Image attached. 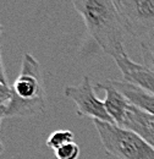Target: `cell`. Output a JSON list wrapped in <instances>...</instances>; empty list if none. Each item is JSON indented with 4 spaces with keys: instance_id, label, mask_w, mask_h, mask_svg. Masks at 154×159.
<instances>
[{
    "instance_id": "2e32d148",
    "label": "cell",
    "mask_w": 154,
    "mask_h": 159,
    "mask_svg": "<svg viewBox=\"0 0 154 159\" xmlns=\"http://www.w3.org/2000/svg\"><path fill=\"white\" fill-rule=\"evenodd\" d=\"M2 152V146H1V142H0V153Z\"/></svg>"
},
{
    "instance_id": "52a82bcc",
    "label": "cell",
    "mask_w": 154,
    "mask_h": 159,
    "mask_svg": "<svg viewBox=\"0 0 154 159\" xmlns=\"http://www.w3.org/2000/svg\"><path fill=\"white\" fill-rule=\"evenodd\" d=\"M121 126L139 135L154 148V115L146 113L134 104H130Z\"/></svg>"
},
{
    "instance_id": "6da1fadb",
    "label": "cell",
    "mask_w": 154,
    "mask_h": 159,
    "mask_svg": "<svg viewBox=\"0 0 154 159\" xmlns=\"http://www.w3.org/2000/svg\"><path fill=\"white\" fill-rule=\"evenodd\" d=\"M87 31L102 50L114 60L126 57L124 48L127 34L114 0H71Z\"/></svg>"
},
{
    "instance_id": "5bb4252c",
    "label": "cell",
    "mask_w": 154,
    "mask_h": 159,
    "mask_svg": "<svg viewBox=\"0 0 154 159\" xmlns=\"http://www.w3.org/2000/svg\"><path fill=\"white\" fill-rule=\"evenodd\" d=\"M5 114V107L4 105H1V103H0V114Z\"/></svg>"
},
{
    "instance_id": "3957f363",
    "label": "cell",
    "mask_w": 154,
    "mask_h": 159,
    "mask_svg": "<svg viewBox=\"0 0 154 159\" xmlns=\"http://www.w3.org/2000/svg\"><path fill=\"white\" fill-rule=\"evenodd\" d=\"M104 149L117 159H154V148L136 132L116 124L93 120Z\"/></svg>"
},
{
    "instance_id": "8fae6325",
    "label": "cell",
    "mask_w": 154,
    "mask_h": 159,
    "mask_svg": "<svg viewBox=\"0 0 154 159\" xmlns=\"http://www.w3.org/2000/svg\"><path fill=\"white\" fill-rule=\"evenodd\" d=\"M74 139H75L74 132L67 131V130H59V131L53 132L48 137L47 146L55 152L60 147H62V146H65V144H67L70 142H74Z\"/></svg>"
},
{
    "instance_id": "7a4b0ae2",
    "label": "cell",
    "mask_w": 154,
    "mask_h": 159,
    "mask_svg": "<svg viewBox=\"0 0 154 159\" xmlns=\"http://www.w3.org/2000/svg\"><path fill=\"white\" fill-rule=\"evenodd\" d=\"M47 97L38 60L25 53L21 71L11 86V99L5 107V118H31L44 113Z\"/></svg>"
},
{
    "instance_id": "9a60e30c",
    "label": "cell",
    "mask_w": 154,
    "mask_h": 159,
    "mask_svg": "<svg viewBox=\"0 0 154 159\" xmlns=\"http://www.w3.org/2000/svg\"><path fill=\"white\" fill-rule=\"evenodd\" d=\"M5 118V114L2 113V114H0V124H1V121H2V119Z\"/></svg>"
},
{
    "instance_id": "4fadbf2b",
    "label": "cell",
    "mask_w": 154,
    "mask_h": 159,
    "mask_svg": "<svg viewBox=\"0 0 154 159\" xmlns=\"http://www.w3.org/2000/svg\"><path fill=\"white\" fill-rule=\"evenodd\" d=\"M0 82L4 84H7V80L5 75V70H4V65H2V58H1V52H0Z\"/></svg>"
},
{
    "instance_id": "277c9868",
    "label": "cell",
    "mask_w": 154,
    "mask_h": 159,
    "mask_svg": "<svg viewBox=\"0 0 154 159\" xmlns=\"http://www.w3.org/2000/svg\"><path fill=\"white\" fill-rule=\"evenodd\" d=\"M127 34L141 39L154 31V0H114Z\"/></svg>"
},
{
    "instance_id": "5b68a950",
    "label": "cell",
    "mask_w": 154,
    "mask_h": 159,
    "mask_svg": "<svg viewBox=\"0 0 154 159\" xmlns=\"http://www.w3.org/2000/svg\"><path fill=\"white\" fill-rule=\"evenodd\" d=\"M64 93L67 98L75 102L77 107V113L79 115L93 118V120L115 124L105 109L104 100L97 98L94 88L88 76H84L78 86L65 87Z\"/></svg>"
},
{
    "instance_id": "30bf717a",
    "label": "cell",
    "mask_w": 154,
    "mask_h": 159,
    "mask_svg": "<svg viewBox=\"0 0 154 159\" xmlns=\"http://www.w3.org/2000/svg\"><path fill=\"white\" fill-rule=\"evenodd\" d=\"M142 59L144 61V65L151 66L154 69V31L149 32L144 37L138 40Z\"/></svg>"
},
{
    "instance_id": "8992f818",
    "label": "cell",
    "mask_w": 154,
    "mask_h": 159,
    "mask_svg": "<svg viewBox=\"0 0 154 159\" xmlns=\"http://www.w3.org/2000/svg\"><path fill=\"white\" fill-rule=\"evenodd\" d=\"M117 67L124 75L125 81L137 84L154 94V69L147 65L138 64L127 55L115 60Z\"/></svg>"
},
{
    "instance_id": "9c48e42d",
    "label": "cell",
    "mask_w": 154,
    "mask_h": 159,
    "mask_svg": "<svg viewBox=\"0 0 154 159\" xmlns=\"http://www.w3.org/2000/svg\"><path fill=\"white\" fill-rule=\"evenodd\" d=\"M109 81L117 91H120L129 99L131 104H134L137 108L144 110L151 115H154L153 93L127 81H119V80H109Z\"/></svg>"
},
{
    "instance_id": "ba28073f",
    "label": "cell",
    "mask_w": 154,
    "mask_h": 159,
    "mask_svg": "<svg viewBox=\"0 0 154 159\" xmlns=\"http://www.w3.org/2000/svg\"><path fill=\"white\" fill-rule=\"evenodd\" d=\"M97 88L103 89L105 92V99H104L105 109L116 125L121 126L131 103L110 83V81H106L104 83H98Z\"/></svg>"
},
{
    "instance_id": "7c38bea8",
    "label": "cell",
    "mask_w": 154,
    "mask_h": 159,
    "mask_svg": "<svg viewBox=\"0 0 154 159\" xmlns=\"http://www.w3.org/2000/svg\"><path fill=\"white\" fill-rule=\"evenodd\" d=\"M79 156V147L76 142H70L55 151L57 159H77Z\"/></svg>"
}]
</instances>
